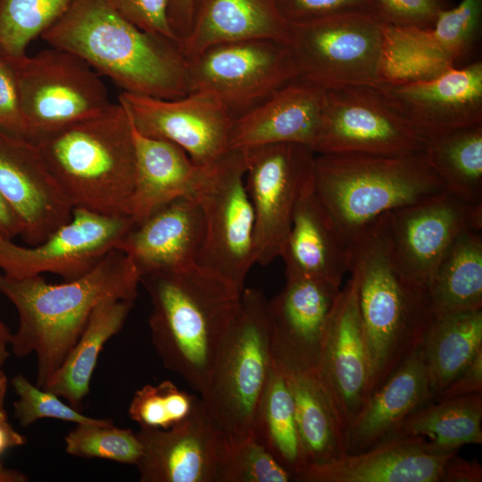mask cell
Returning a JSON list of instances; mask_svg holds the SVG:
<instances>
[{
    "label": "cell",
    "mask_w": 482,
    "mask_h": 482,
    "mask_svg": "<svg viewBox=\"0 0 482 482\" xmlns=\"http://www.w3.org/2000/svg\"><path fill=\"white\" fill-rule=\"evenodd\" d=\"M291 393L307 464H321L346 454L345 434L318 366L275 357Z\"/></svg>",
    "instance_id": "cell-28"
},
{
    "label": "cell",
    "mask_w": 482,
    "mask_h": 482,
    "mask_svg": "<svg viewBox=\"0 0 482 482\" xmlns=\"http://www.w3.org/2000/svg\"><path fill=\"white\" fill-rule=\"evenodd\" d=\"M33 143L73 208L129 215L135 143L129 116L120 102Z\"/></svg>",
    "instance_id": "cell-5"
},
{
    "label": "cell",
    "mask_w": 482,
    "mask_h": 482,
    "mask_svg": "<svg viewBox=\"0 0 482 482\" xmlns=\"http://www.w3.org/2000/svg\"><path fill=\"white\" fill-rule=\"evenodd\" d=\"M245 176L243 151L230 149L213 164L200 168L187 195L200 205L205 223L197 265L241 291L255 263L254 212Z\"/></svg>",
    "instance_id": "cell-9"
},
{
    "label": "cell",
    "mask_w": 482,
    "mask_h": 482,
    "mask_svg": "<svg viewBox=\"0 0 482 482\" xmlns=\"http://www.w3.org/2000/svg\"><path fill=\"white\" fill-rule=\"evenodd\" d=\"M280 257L286 276H303L340 287L349 271V244L314 193L312 180L296 204Z\"/></svg>",
    "instance_id": "cell-26"
},
{
    "label": "cell",
    "mask_w": 482,
    "mask_h": 482,
    "mask_svg": "<svg viewBox=\"0 0 482 482\" xmlns=\"http://www.w3.org/2000/svg\"><path fill=\"white\" fill-rule=\"evenodd\" d=\"M386 214L349 244V272L369 356L370 396L420 346L435 315L428 291L407 277L395 256Z\"/></svg>",
    "instance_id": "cell-3"
},
{
    "label": "cell",
    "mask_w": 482,
    "mask_h": 482,
    "mask_svg": "<svg viewBox=\"0 0 482 482\" xmlns=\"http://www.w3.org/2000/svg\"><path fill=\"white\" fill-rule=\"evenodd\" d=\"M323 104L324 90L295 79L234 120L230 148L296 143L313 149Z\"/></svg>",
    "instance_id": "cell-25"
},
{
    "label": "cell",
    "mask_w": 482,
    "mask_h": 482,
    "mask_svg": "<svg viewBox=\"0 0 482 482\" xmlns=\"http://www.w3.org/2000/svg\"><path fill=\"white\" fill-rule=\"evenodd\" d=\"M26 139L34 142L96 116L112 103L101 76L77 54L51 46L14 62Z\"/></svg>",
    "instance_id": "cell-10"
},
{
    "label": "cell",
    "mask_w": 482,
    "mask_h": 482,
    "mask_svg": "<svg viewBox=\"0 0 482 482\" xmlns=\"http://www.w3.org/2000/svg\"><path fill=\"white\" fill-rule=\"evenodd\" d=\"M318 367L345 436L370 396L369 356L352 278L339 290L330 311Z\"/></svg>",
    "instance_id": "cell-21"
},
{
    "label": "cell",
    "mask_w": 482,
    "mask_h": 482,
    "mask_svg": "<svg viewBox=\"0 0 482 482\" xmlns=\"http://www.w3.org/2000/svg\"><path fill=\"white\" fill-rule=\"evenodd\" d=\"M41 37L77 54L123 92L163 99L188 94L179 42L141 30L109 0H74Z\"/></svg>",
    "instance_id": "cell-2"
},
{
    "label": "cell",
    "mask_w": 482,
    "mask_h": 482,
    "mask_svg": "<svg viewBox=\"0 0 482 482\" xmlns=\"http://www.w3.org/2000/svg\"><path fill=\"white\" fill-rule=\"evenodd\" d=\"M262 291L243 289L201 392L204 410L228 442L251 436L272 370L270 331Z\"/></svg>",
    "instance_id": "cell-7"
},
{
    "label": "cell",
    "mask_w": 482,
    "mask_h": 482,
    "mask_svg": "<svg viewBox=\"0 0 482 482\" xmlns=\"http://www.w3.org/2000/svg\"><path fill=\"white\" fill-rule=\"evenodd\" d=\"M251 38L288 44L289 24L277 0H194L191 30L179 45L188 59L215 44Z\"/></svg>",
    "instance_id": "cell-29"
},
{
    "label": "cell",
    "mask_w": 482,
    "mask_h": 482,
    "mask_svg": "<svg viewBox=\"0 0 482 482\" xmlns=\"http://www.w3.org/2000/svg\"><path fill=\"white\" fill-rule=\"evenodd\" d=\"M199 399L170 380L147 384L135 392L128 414L139 427L169 429L188 418Z\"/></svg>",
    "instance_id": "cell-39"
},
{
    "label": "cell",
    "mask_w": 482,
    "mask_h": 482,
    "mask_svg": "<svg viewBox=\"0 0 482 482\" xmlns=\"http://www.w3.org/2000/svg\"><path fill=\"white\" fill-rule=\"evenodd\" d=\"M109 2L124 19L141 30L178 41L169 23V0H109Z\"/></svg>",
    "instance_id": "cell-44"
},
{
    "label": "cell",
    "mask_w": 482,
    "mask_h": 482,
    "mask_svg": "<svg viewBox=\"0 0 482 482\" xmlns=\"http://www.w3.org/2000/svg\"><path fill=\"white\" fill-rule=\"evenodd\" d=\"M312 187L350 244L381 216L445 187L424 154H316Z\"/></svg>",
    "instance_id": "cell-6"
},
{
    "label": "cell",
    "mask_w": 482,
    "mask_h": 482,
    "mask_svg": "<svg viewBox=\"0 0 482 482\" xmlns=\"http://www.w3.org/2000/svg\"><path fill=\"white\" fill-rule=\"evenodd\" d=\"M26 444V438L8 420L5 409L0 411V456L6 451Z\"/></svg>",
    "instance_id": "cell-50"
},
{
    "label": "cell",
    "mask_w": 482,
    "mask_h": 482,
    "mask_svg": "<svg viewBox=\"0 0 482 482\" xmlns=\"http://www.w3.org/2000/svg\"><path fill=\"white\" fill-rule=\"evenodd\" d=\"M277 4L288 24L349 14L370 15L380 20L381 14L379 0H277Z\"/></svg>",
    "instance_id": "cell-42"
},
{
    "label": "cell",
    "mask_w": 482,
    "mask_h": 482,
    "mask_svg": "<svg viewBox=\"0 0 482 482\" xmlns=\"http://www.w3.org/2000/svg\"><path fill=\"white\" fill-rule=\"evenodd\" d=\"M65 452L84 459H105L123 464L137 463L142 445L131 429L106 424H76L65 436Z\"/></svg>",
    "instance_id": "cell-38"
},
{
    "label": "cell",
    "mask_w": 482,
    "mask_h": 482,
    "mask_svg": "<svg viewBox=\"0 0 482 482\" xmlns=\"http://www.w3.org/2000/svg\"><path fill=\"white\" fill-rule=\"evenodd\" d=\"M378 88L426 140L482 125L481 61L426 79L385 82Z\"/></svg>",
    "instance_id": "cell-18"
},
{
    "label": "cell",
    "mask_w": 482,
    "mask_h": 482,
    "mask_svg": "<svg viewBox=\"0 0 482 482\" xmlns=\"http://www.w3.org/2000/svg\"><path fill=\"white\" fill-rule=\"evenodd\" d=\"M0 194L19 218L21 237L29 245L43 242L71 218L73 207L37 145L2 129Z\"/></svg>",
    "instance_id": "cell-20"
},
{
    "label": "cell",
    "mask_w": 482,
    "mask_h": 482,
    "mask_svg": "<svg viewBox=\"0 0 482 482\" xmlns=\"http://www.w3.org/2000/svg\"><path fill=\"white\" fill-rule=\"evenodd\" d=\"M435 315L482 309V232L462 231L453 242L428 285Z\"/></svg>",
    "instance_id": "cell-33"
},
{
    "label": "cell",
    "mask_w": 482,
    "mask_h": 482,
    "mask_svg": "<svg viewBox=\"0 0 482 482\" xmlns=\"http://www.w3.org/2000/svg\"><path fill=\"white\" fill-rule=\"evenodd\" d=\"M383 23L392 26L431 28L446 0H379Z\"/></svg>",
    "instance_id": "cell-43"
},
{
    "label": "cell",
    "mask_w": 482,
    "mask_h": 482,
    "mask_svg": "<svg viewBox=\"0 0 482 482\" xmlns=\"http://www.w3.org/2000/svg\"><path fill=\"white\" fill-rule=\"evenodd\" d=\"M481 25L482 0L443 10L428 29L384 23L385 82L426 79L455 67L477 44Z\"/></svg>",
    "instance_id": "cell-17"
},
{
    "label": "cell",
    "mask_w": 482,
    "mask_h": 482,
    "mask_svg": "<svg viewBox=\"0 0 482 482\" xmlns=\"http://www.w3.org/2000/svg\"><path fill=\"white\" fill-rule=\"evenodd\" d=\"M204 237L200 205L191 196L183 195L136 222L118 249L131 260L141 277L197 265Z\"/></svg>",
    "instance_id": "cell-23"
},
{
    "label": "cell",
    "mask_w": 482,
    "mask_h": 482,
    "mask_svg": "<svg viewBox=\"0 0 482 482\" xmlns=\"http://www.w3.org/2000/svg\"><path fill=\"white\" fill-rule=\"evenodd\" d=\"M295 80L321 90L368 86L384 79V23L363 14L289 24Z\"/></svg>",
    "instance_id": "cell-8"
},
{
    "label": "cell",
    "mask_w": 482,
    "mask_h": 482,
    "mask_svg": "<svg viewBox=\"0 0 482 482\" xmlns=\"http://www.w3.org/2000/svg\"><path fill=\"white\" fill-rule=\"evenodd\" d=\"M194 0H169L168 19L178 41L186 38L192 28Z\"/></svg>",
    "instance_id": "cell-48"
},
{
    "label": "cell",
    "mask_w": 482,
    "mask_h": 482,
    "mask_svg": "<svg viewBox=\"0 0 482 482\" xmlns=\"http://www.w3.org/2000/svg\"><path fill=\"white\" fill-rule=\"evenodd\" d=\"M74 0H0V56L14 62L27 55L29 44L41 37Z\"/></svg>",
    "instance_id": "cell-37"
},
{
    "label": "cell",
    "mask_w": 482,
    "mask_h": 482,
    "mask_svg": "<svg viewBox=\"0 0 482 482\" xmlns=\"http://www.w3.org/2000/svg\"><path fill=\"white\" fill-rule=\"evenodd\" d=\"M482 467L475 460H467L458 456H452L445 469L442 482H481Z\"/></svg>",
    "instance_id": "cell-47"
},
{
    "label": "cell",
    "mask_w": 482,
    "mask_h": 482,
    "mask_svg": "<svg viewBox=\"0 0 482 482\" xmlns=\"http://www.w3.org/2000/svg\"><path fill=\"white\" fill-rule=\"evenodd\" d=\"M423 154L445 191L482 204V125L427 139Z\"/></svg>",
    "instance_id": "cell-35"
},
{
    "label": "cell",
    "mask_w": 482,
    "mask_h": 482,
    "mask_svg": "<svg viewBox=\"0 0 482 482\" xmlns=\"http://www.w3.org/2000/svg\"><path fill=\"white\" fill-rule=\"evenodd\" d=\"M129 215H104L74 207L71 220L46 240L30 246L0 237V271L24 278L53 273L64 281L94 270L135 226Z\"/></svg>",
    "instance_id": "cell-14"
},
{
    "label": "cell",
    "mask_w": 482,
    "mask_h": 482,
    "mask_svg": "<svg viewBox=\"0 0 482 482\" xmlns=\"http://www.w3.org/2000/svg\"><path fill=\"white\" fill-rule=\"evenodd\" d=\"M133 306V300L110 299L100 303L62 366L43 389L79 411L90 392L100 352L121 330Z\"/></svg>",
    "instance_id": "cell-31"
},
{
    "label": "cell",
    "mask_w": 482,
    "mask_h": 482,
    "mask_svg": "<svg viewBox=\"0 0 482 482\" xmlns=\"http://www.w3.org/2000/svg\"><path fill=\"white\" fill-rule=\"evenodd\" d=\"M21 234V224L9 204L0 194V237L12 239Z\"/></svg>",
    "instance_id": "cell-49"
},
{
    "label": "cell",
    "mask_w": 482,
    "mask_h": 482,
    "mask_svg": "<svg viewBox=\"0 0 482 482\" xmlns=\"http://www.w3.org/2000/svg\"><path fill=\"white\" fill-rule=\"evenodd\" d=\"M141 482H222L228 441L199 399L192 414L169 429L139 427Z\"/></svg>",
    "instance_id": "cell-19"
},
{
    "label": "cell",
    "mask_w": 482,
    "mask_h": 482,
    "mask_svg": "<svg viewBox=\"0 0 482 482\" xmlns=\"http://www.w3.org/2000/svg\"><path fill=\"white\" fill-rule=\"evenodd\" d=\"M292 475L252 436L228 442L222 482H289Z\"/></svg>",
    "instance_id": "cell-41"
},
{
    "label": "cell",
    "mask_w": 482,
    "mask_h": 482,
    "mask_svg": "<svg viewBox=\"0 0 482 482\" xmlns=\"http://www.w3.org/2000/svg\"><path fill=\"white\" fill-rule=\"evenodd\" d=\"M395 256L403 271L428 290L440 261L466 229L482 230V204L444 190L386 214Z\"/></svg>",
    "instance_id": "cell-16"
},
{
    "label": "cell",
    "mask_w": 482,
    "mask_h": 482,
    "mask_svg": "<svg viewBox=\"0 0 482 482\" xmlns=\"http://www.w3.org/2000/svg\"><path fill=\"white\" fill-rule=\"evenodd\" d=\"M475 393H482V350L459 376L434 397L433 401Z\"/></svg>",
    "instance_id": "cell-46"
},
{
    "label": "cell",
    "mask_w": 482,
    "mask_h": 482,
    "mask_svg": "<svg viewBox=\"0 0 482 482\" xmlns=\"http://www.w3.org/2000/svg\"><path fill=\"white\" fill-rule=\"evenodd\" d=\"M119 102L136 130L174 143L198 166L213 164L231 149L234 118L208 95L163 99L122 92Z\"/></svg>",
    "instance_id": "cell-15"
},
{
    "label": "cell",
    "mask_w": 482,
    "mask_h": 482,
    "mask_svg": "<svg viewBox=\"0 0 482 482\" xmlns=\"http://www.w3.org/2000/svg\"><path fill=\"white\" fill-rule=\"evenodd\" d=\"M251 436L295 478L308 466L295 420L293 398L276 364L258 405Z\"/></svg>",
    "instance_id": "cell-34"
},
{
    "label": "cell",
    "mask_w": 482,
    "mask_h": 482,
    "mask_svg": "<svg viewBox=\"0 0 482 482\" xmlns=\"http://www.w3.org/2000/svg\"><path fill=\"white\" fill-rule=\"evenodd\" d=\"M482 393L431 401L409 416L396 436H418L447 450L482 444Z\"/></svg>",
    "instance_id": "cell-36"
},
{
    "label": "cell",
    "mask_w": 482,
    "mask_h": 482,
    "mask_svg": "<svg viewBox=\"0 0 482 482\" xmlns=\"http://www.w3.org/2000/svg\"><path fill=\"white\" fill-rule=\"evenodd\" d=\"M420 349L434 399L482 350V309L434 315Z\"/></svg>",
    "instance_id": "cell-32"
},
{
    "label": "cell",
    "mask_w": 482,
    "mask_h": 482,
    "mask_svg": "<svg viewBox=\"0 0 482 482\" xmlns=\"http://www.w3.org/2000/svg\"><path fill=\"white\" fill-rule=\"evenodd\" d=\"M11 337H12V332L0 318V342H4L9 345Z\"/></svg>",
    "instance_id": "cell-53"
},
{
    "label": "cell",
    "mask_w": 482,
    "mask_h": 482,
    "mask_svg": "<svg viewBox=\"0 0 482 482\" xmlns=\"http://www.w3.org/2000/svg\"><path fill=\"white\" fill-rule=\"evenodd\" d=\"M187 63L188 93L212 96L234 120L295 79L288 44L270 38L215 44Z\"/></svg>",
    "instance_id": "cell-11"
},
{
    "label": "cell",
    "mask_w": 482,
    "mask_h": 482,
    "mask_svg": "<svg viewBox=\"0 0 482 482\" xmlns=\"http://www.w3.org/2000/svg\"><path fill=\"white\" fill-rule=\"evenodd\" d=\"M459 450L440 448L422 436H395L363 452L309 465L299 482H442Z\"/></svg>",
    "instance_id": "cell-22"
},
{
    "label": "cell",
    "mask_w": 482,
    "mask_h": 482,
    "mask_svg": "<svg viewBox=\"0 0 482 482\" xmlns=\"http://www.w3.org/2000/svg\"><path fill=\"white\" fill-rule=\"evenodd\" d=\"M267 303L272 355L319 366L325 327L340 287L289 275Z\"/></svg>",
    "instance_id": "cell-24"
},
{
    "label": "cell",
    "mask_w": 482,
    "mask_h": 482,
    "mask_svg": "<svg viewBox=\"0 0 482 482\" xmlns=\"http://www.w3.org/2000/svg\"><path fill=\"white\" fill-rule=\"evenodd\" d=\"M425 143L378 87L324 90L316 154L408 155L423 153Z\"/></svg>",
    "instance_id": "cell-13"
},
{
    "label": "cell",
    "mask_w": 482,
    "mask_h": 482,
    "mask_svg": "<svg viewBox=\"0 0 482 482\" xmlns=\"http://www.w3.org/2000/svg\"><path fill=\"white\" fill-rule=\"evenodd\" d=\"M139 284L137 268L119 249L90 272L61 284L47 283L41 275L12 278L0 271V294L19 318L9 345L18 358L36 354V385L43 388L57 372L100 303L135 301Z\"/></svg>",
    "instance_id": "cell-1"
},
{
    "label": "cell",
    "mask_w": 482,
    "mask_h": 482,
    "mask_svg": "<svg viewBox=\"0 0 482 482\" xmlns=\"http://www.w3.org/2000/svg\"><path fill=\"white\" fill-rule=\"evenodd\" d=\"M0 129L26 138V126L12 66L0 56Z\"/></svg>",
    "instance_id": "cell-45"
},
{
    "label": "cell",
    "mask_w": 482,
    "mask_h": 482,
    "mask_svg": "<svg viewBox=\"0 0 482 482\" xmlns=\"http://www.w3.org/2000/svg\"><path fill=\"white\" fill-rule=\"evenodd\" d=\"M28 476L15 469H9L0 461V482H27Z\"/></svg>",
    "instance_id": "cell-52"
},
{
    "label": "cell",
    "mask_w": 482,
    "mask_h": 482,
    "mask_svg": "<svg viewBox=\"0 0 482 482\" xmlns=\"http://www.w3.org/2000/svg\"><path fill=\"white\" fill-rule=\"evenodd\" d=\"M132 129L136 165L129 214L139 222L170 201L187 195L201 166L174 143Z\"/></svg>",
    "instance_id": "cell-30"
},
{
    "label": "cell",
    "mask_w": 482,
    "mask_h": 482,
    "mask_svg": "<svg viewBox=\"0 0 482 482\" xmlns=\"http://www.w3.org/2000/svg\"><path fill=\"white\" fill-rule=\"evenodd\" d=\"M152 310L149 328L163 366L201 394L242 291L195 265L140 277Z\"/></svg>",
    "instance_id": "cell-4"
},
{
    "label": "cell",
    "mask_w": 482,
    "mask_h": 482,
    "mask_svg": "<svg viewBox=\"0 0 482 482\" xmlns=\"http://www.w3.org/2000/svg\"><path fill=\"white\" fill-rule=\"evenodd\" d=\"M6 343L0 342V411L4 409V402L8 386V379L4 370V365L9 357Z\"/></svg>",
    "instance_id": "cell-51"
},
{
    "label": "cell",
    "mask_w": 482,
    "mask_h": 482,
    "mask_svg": "<svg viewBox=\"0 0 482 482\" xmlns=\"http://www.w3.org/2000/svg\"><path fill=\"white\" fill-rule=\"evenodd\" d=\"M242 151L245 187L254 212L255 263L268 265L281 255L296 204L312 180L316 153L296 143Z\"/></svg>",
    "instance_id": "cell-12"
},
{
    "label": "cell",
    "mask_w": 482,
    "mask_h": 482,
    "mask_svg": "<svg viewBox=\"0 0 482 482\" xmlns=\"http://www.w3.org/2000/svg\"><path fill=\"white\" fill-rule=\"evenodd\" d=\"M11 383L18 396L13 403L14 417L22 427H29L45 418L75 424H106L112 421L82 414L57 395L33 385L21 374L14 376Z\"/></svg>",
    "instance_id": "cell-40"
},
{
    "label": "cell",
    "mask_w": 482,
    "mask_h": 482,
    "mask_svg": "<svg viewBox=\"0 0 482 482\" xmlns=\"http://www.w3.org/2000/svg\"><path fill=\"white\" fill-rule=\"evenodd\" d=\"M433 401L420 347L377 389L348 428L346 454L395 436L405 420Z\"/></svg>",
    "instance_id": "cell-27"
}]
</instances>
